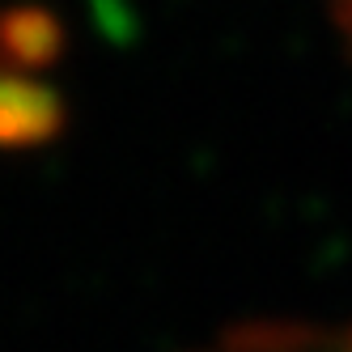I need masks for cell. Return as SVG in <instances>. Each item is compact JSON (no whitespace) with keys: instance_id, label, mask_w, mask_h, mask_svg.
<instances>
[{"instance_id":"obj_1","label":"cell","mask_w":352,"mask_h":352,"mask_svg":"<svg viewBox=\"0 0 352 352\" xmlns=\"http://www.w3.org/2000/svg\"><path fill=\"white\" fill-rule=\"evenodd\" d=\"M64 119V107L52 89H43L26 77L0 72V148L5 144H38Z\"/></svg>"},{"instance_id":"obj_2","label":"cell","mask_w":352,"mask_h":352,"mask_svg":"<svg viewBox=\"0 0 352 352\" xmlns=\"http://www.w3.org/2000/svg\"><path fill=\"white\" fill-rule=\"evenodd\" d=\"M204 352H352V327H250Z\"/></svg>"},{"instance_id":"obj_3","label":"cell","mask_w":352,"mask_h":352,"mask_svg":"<svg viewBox=\"0 0 352 352\" xmlns=\"http://www.w3.org/2000/svg\"><path fill=\"white\" fill-rule=\"evenodd\" d=\"M331 13H336V21H340L344 38L352 43V0H331Z\"/></svg>"}]
</instances>
